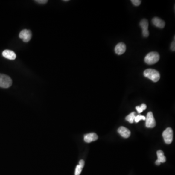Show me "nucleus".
Listing matches in <instances>:
<instances>
[{
  "label": "nucleus",
  "instance_id": "nucleus-11",
  "mask_svg": "<svg viewBox=\"0 0 175 175\" xmlns=\"http://www.w3.org/2000/svg\"><path fill=\"white\" fill-rule=\"evenodd\" d=\"M158 159L156 161V165H159L161 163H163L166 162V157H165L164 153L162 150H158L157 152Z\"/></svg>",
  "mask_w": 175,
  "mask_h": 175
},
{
  "label": "nucleus",
  "instance_id": "nucleus-2",
  "mask_svg": "<svg viewBox=\"0 0 175 175\" xmlns=\"http://www.w3.org/2000/svg\"><path fill=\"white\" fill-rule=\"evenodd\" d=\"M159 60V55L157 52H152L149 53L145 56L144 61L149 65H152L158 62Z\"/></svg>",
  "mask_w": 175,
  "mask_h": 175
},
{
  "label": "nucleus",
  "instance_id": "nucleus-16",
  "mask_svg": "<svg viewBox=\"0 0 175 175\" xmlns=\"http://www.w3.org/2000/svg\"><path fill=\"white\" fill-rule=\"evenodd\" d=\"M145 118H146V117L145 116H144L141 115H138L135 116V119H134V121L136 123H138V122H139L140 120H145Z\"/></svg>",
  "mask_w": 175,
  "mask_h": 175
},
{
  "label": "nucleus",
  "instance_id": "nucleus-4",
  "mask_svg": "<svg viewBox=\"0 0 175 175\" xmlns=\"http://www.w3.org/2000/svg\"><path fill=\"white\" fill-rule=\"evenodd\" d=\"M173 130L170 127H168L163 131L162 137L165 140V143L169 144L172 142L173 141Z\"/></svg>",
  "mask_w": 175,
  "mask_h": 175
},
{
  "label": "nucleus",
  "instance_id": "nucleus-8",
  "mask_svg": "<svg viewBox=\"0 0 175 175\" xmlns=\"http://www.w3.org/2000/svg\"><path fill=\"white\" fill-rule=\"evenodd\" d=\"M126 51V46L124 43L120 42L117 44L115 48V52L118 55L123 54Z\"/></svg>",
  "mask_w": 175,
  "mask_h": 175
},
{
  "label": "nucleus",
  "instance_id": "nucleus-10",
  "mask_svg": "<svg viewBox=\"0 0 175 175\" xmlns=\"http://www.w3.org/2000/svg\"><path fill=\"white\" fill-rule=\"evenodd\" d=\"M84 139L86 143H91L92 141H96L98 139V136L95 133H90L85 135Z\"/></svg>",
  "mask_w": 175,
  "mask_h": 175
},
{
  "label": "nucleus",
  "instance_id": "nucleus-19",
  "mask_svg": "<svg viewBox=\"0 0 175 175\" xmlns=\"http://www.w3.org/2000/svg\"><path fill=\"white\" fill-rule=\"evenodd\" d=\"M171 49L173 51H175V38H174V40L173 42H172L171 45Z\"/></svg>",
  "mask_w": 175,
  "mask_h": 175
},
{
  "label": "nucleus",
  "instance_id": "nucleus-3",
  "mask_svg": "<svg viewBox=\"0 0 175 175\" xmlns=\"http://www.w3.org/2000/svg\"><path fill=\"white\" fill-rule=\"evenodd\" d=\"M12 84V81L9 76L0 74V87L3 88H8L10 87Z\"/></svg>",
  "mask_w": 175,
  "mask_h": 175
},
{
  "label": "nucleus",
  "instance_id": "nucleus-17",
  "mask_svg": "<svg viewBox=\"0 0 175 175\" xmlns=\"http://www.w3.org/2000/svg\"><path fill=\"white\" fill-rule=\"evenodd\" d=\"M82 169L83 168L79 165H77L76 168H75V175H80L81 173Z\"/></svg>",
  "mask_w": 175,
  "mask_h": 175
},
{
  "label": "nucleus",
  "instance_id": "nucleus-22",
  "mask_svg": "<svg viewBox=\"0 0 175 175\" xmlns=\"http://www.w3.org/2000/svg\"><path fill=\"white\" fill-rule=\"evenodd\" d=\"M68 1V0H66V1Z\"/></svg>",
  "mask_w": 175,
  "mask_h": 175
},
{
  "label": "nucleus",
  "instance_id": "nucleus-21",
  "mask_svg": "<svg viewBox=\"0 0 175 175\" xmlns=\"http://www.w3.org/2000/svg\"><path fill=\"white\" fill-rule=\"evenodd\" d=\"M84 165L85 162L84 161V160H83V159H81V160H80V161H79V165H80V166H81V167H82V168H83V167H84Z\"/></svg>",
  "mask_w": 175,
  "mask_h": 175
},
{
  "label": "nucleus",
  "instance_id": "nucleus-9",
  "mask_svg": "<svg viewBox=\"0 0 175 175\" xmlns=\"http://www.w3.org/2000/svg\"><path fill=\"white\" fill-rule=\"evenodd\" d=\"M152 22L154 25L159 28H163L165 25V22L158 17L154 18L152 20Z\"/></svg>",
  "mask_w": 175,
  "mask_h": 175
},
{
  "label": "nucleus",
  "instance_id": "nucleus-18",
  "mask_svg": "<svg viewBox=\"0 0 175 175\" xmlns=\"http://www.w3.org/2000/svg\"><path fill=\"white\" fill-rule=\"evenodd\" d=\"M131 1L135 6H139L141 3V1L140 0H131Z\"/></svg>",
  "mask_w": 175,
  "mask_h": 175
},
{
  "label": "nucleus",
  "instance_id": "nucleus-6",
  "mask_svg": "<svg viewBox=\"0 0 175 175\" xmlns=\"http://www.w3.org/2000/svg\"><path fill=\"white\" fill-rule=\"evenodd\" d=\"M145 126L148 128H153L156 126V121L153 113L152 112H149L147 114Z\"/></svg>",
  "mask_w": 175,
  "mask_h": 175
},
{
  "label": "nucleus",
  "instance_id": "nucleus-1",
  "mask_svg": "<svg viewBox=\"0 0 175 175\" xmlns=\"http://www.w3.org/2000/svg\"><path fill=\"white\" fill-rule=\"evenodd\" d=\"M144 75L145 77L150 79L154 82H157L160 79V74L157 70L153 69H147L144 72Z\"/></svg>",
  "mask_w": 175,
  "mask_h": 175
},
{
  "label": "nucleus",
  "instance_id": "nucleus-20",
  "mask_svg": "<svg viewBox=\"0 0 175 175\" xmlns=\"http://www.w3.org/2000/svg\"><path fill=\"white\" fill-rule=\"evenodd\" d=\"M35 1L39 4H46L48 1H47V0H36Z\"/></svg>",
  "mask_w": 175,
  "mask_h": 175
},
{
  "label": "nucleus",
  "instance_id": "nucleus-13",
  "mask_svg": "<svg viewBox=\"0 0 175 175\" xmlns=\"http://www.w3.org/2000/svg\"><path fill=\"white\" fill-rule=\"evenodd\" d=\"M4 57L10 60H14L16 58V54L12 51L5 50L3 52Z\"/></svg>",
  "mask_w": 175,
  "mask_h": 175
},
{
  "label": "nucleus",
  "instance_id": "nucleus-7",
  "mask_svg": "<svg viewBox=\"0 0 175 175\" xmlns=\"http://www.w3.org/2000/svg\"><path fill=\"white\" fill-rule=\"evenodd\" d=\"M140 25L142 29V34L143 36L147 38L149 36V33L148 28V22L147 19H143L140 22Z\"/></svg>",
  "mask_w": 175,
  "mask_h": 175
},
{
  "label": "nucleus",
  "instance_id": "nucleus-12",
  "mask_svg": "<svg viewBox=\"0 0 175 175\" xmlns=\"http://www.w3.org/2000/svg\"><path fill=\"white\" fill-rule=\"evenodd\" d=\"M118 132L123 137L127 138L129 137L131 132L130 131V130H128L127 128L124 127H120L119 128H118Z\"/></svg>",
  "mask_w": 175,
  "mask_h": 175
},
{
  "label": "nucleus",
  "instance_id": "nucleus-15",
  "mask_svg": "<svg viewBox=\"0 0 175 175\" xmlns=\"http://www.w3.org/2000/svg\"><path fill=\"white\" fill-rule=\"evenodd\" d=\"M147 105L145 104H142L140 106H137L136 107V110L139 113L142 112L144 110H145L147 109Z\"/></svg>",
  "mask_w": 175,
  "mask_h": 175
},
{
  "label": "nucleus",
  "instance_id": "nucleus-14",
  "mask_svg": "<svg viewBox=\"0 0 175 175\" xmlns=\"http://www.w3.org/2000/svg\"><path fill=\"white\" fill-rule=\"evenodd\" d=\"M135 117V112H133L126 117V120L130 122V123H133L134 121Z\"/></svg>",
  "mask_w": 175,
  "mask_h": 175
},
{
  "label": "nucleus",
  "instance_id": "nucleus-5",
  "mask_svg": "<svg viewBox=\"0 0 175 175\" xmlns=\"http://www.w3.org/2000/svg\"><path fill=\"white\" fill-rule=\"evenodd\" d=\"M32 33L31 31L28 29H23L21 31L19 34L20 39H22L23 42H28L30 41L32 38Z\"/></svg>",
  "mask_w": 175,
  "mask_h": 175
}]
</instances>
